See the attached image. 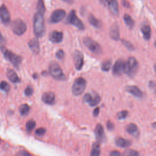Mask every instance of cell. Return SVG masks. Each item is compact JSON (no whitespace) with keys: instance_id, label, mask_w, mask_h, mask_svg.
<instances>
[{"instance_id":"cell-6","label":"cell","mask_w":156,"mask_h":156,"mask_svg":"<svg viewBox=\"0 0 156 156\" xmlns=\"http://www.w3.org/2000/svg\"><path fill=\"white\" fill-rule=\"evenodd\" d=\"M138 66V62L135 58H129L127 62L125 63L124 73L129 76H133L137 72Z\"/></svg>"},{"instance_id":"cell-36","label":"cell","mask_w":156,"mask_h":156,"mask_svg":"<svg viewBox=\"0 0 156 156\" xmlns=\"http://www.w3.org/2000/svg\"><path fill=\"white\" fill-rule=\"evenodd\" d=\"M46 130L45 128L40 127V128H39L36 130L35 133L37 136H43L46 133Z\"/></svg>"},{"instance_id":"cell-26","label":"cell","mask_w":156,"mask_h":156,"mask_svg":"<svg viewBox=\"0 0 156 156\" xmlns=\"http://www.w3.org/2000/svg\"><path fill=\"white\" fill-rule=\"evenodd\" d=\"M101 153V149H100V146L99 143H95L93 144L92 146V149L91 151V156H99Z\"/></svg>"},{"instance_id":"cell-18","label":"cell","mask_w":156,"mask_h":156,"mask_svg":"<svg viewBox=\"0 0 156 156\" xmlns=\"http://www.w3.org/2000/svg\"><path fill=\"white\" fill-rule=\"evenodd\" d=\"M107 3L112 13L114 15H118L119 14V8L117 0H108Z\"/></svg>"},{"instance_id":"cell-15","label":"cell","mask_w":156,"mask_h":156,"mask_svg":"<svg viewBox=\"0 0 156 156\" xmlns=\"http://www.w3.org/2000/svg\"><path fill=\"white\" fill-rule=\"evenodd\" d=\"M43 102L46 105H53L55 101V94L51 92L45 93L42 97Z\"/></svg>"},{"instance_id":"cell-38","label":"cell","mask_w":156,"mask_h":156,"mask_svg":"<svg viewBox=\"0 0 156 156\" xmlns=\"http://www.w3.org/2000/svg\"><path fill=\"white\" fill-rule=\"evenodd\" d=\"M56 56L59 59H62L64 58V56H65L64 51L62 49L58 50L56 52Z\"/></svg>"},{"instance_id":"cell-43","label":"cell","mask_w":156,"mask_h":156,"mask_svg":"<svg viewBox=\"0 0 156 156\" xmlns=\"http://www.w3.org/2000/svg\"><path fill=\"white\" fill-rule=\"evenodd\" d=\"M107 127L109 129V130H113L114 126L112 123H111L110 121H109L107 123Z\"/></svg>"},{"instance_id":"cell-30","label":"cell","mask_w":156,"mask_h":156,"mask_svg":"<svg viewBox=\"0 0 156 156\" xmlns=\"http://www.w3.org/2000/svg\"><path fill=\"white\" fill-rule=\"evenodd\" d=\"M36 127V121L33 120L28 121L26 124V128L28 132H31Z\"/></svg>"},{"instance_id":"cell-34","label":"cell","mask_w":156,"mask_h":156,"mask_svg":"<svg viewBox=\"0 0 156 156\" xmlns=\"http://www.w3.org/2000/svg\"><path fill=\"white\" fill-rule=\"evenodd\" d=\"M121 42L123 43V45L126 47L130 51H133L134 49V46L133 45V44L131 43H130L129 42L124 40V39H123L121 40Z\"/></svg>"},{"instance_id":"cell-11","label":"cell","mask_w":156,"mask_h":156,"mask_svg":"<svg viewBox=\"0 0 156 156\" xmlns=\"http://www.w3.org/2000/svg\"><path fill=\"white\" fill-rule=\"evenodd\" d=\"M125 63L126 62H124L122 59L118 60L113 67V74L116 76H120L123 73H124Z\"/></svg>"},{"instance_id":"cell-25","label":"cell","mask_w":156,"mask_h":156,"mask_svg":"<svg viewBox=\"0 0 156 156\" xmlns=\"http://www.w3.org/2000/svg\"><path fill=\"white\" fill-rule=\"evenodd\" d=\"M124 21L126 23V24L130 29H133L134 27L135 22L134 20L132 18V17L128 14H124Z\"/></svg>"},{"instance_id":"cell-2","label":"cell","mask_w":156,"mask_h":156,"mask_svg":"<svg viewBox=\"0 0 156 156\" xmlns=\"http://www.w3.org/2000/svg\"><path fill=\"white\" fill-rule=\"evenodd\" d=\"M1 50L6 59L9 61L15 67L18 68L22 61V58L20 56L15 55L12 51L6 49L5 46H2Z\"/></svg>"},{"instance_id":"cell-37","label":"cell","mask_w":156,"mask_h":156,"mask_svg":"<svg viewBox=\"0 0 156 156\" xmlns=\"http://www.w3.org/2000/svg\"><path fill=\"white\" fill-rule=\"evenodd\" d=\"M33 89L32 87L31 86H28L27 88H26L25 90H24V94L26 96H31L33 93Z\"/></svg>"},{"instance_id":"cell-9","label":"cell","mask_w":156,"mask_h":156,"mask_svg":"<svg viewBox=\"0 0 156 156\" xmlns=\"http://www.w3.org/2000/svg\"><path fill=\"white\" fill-rule=\"evenodd\" d=\"M73 61L74 66L77 70L82 69L84 65V56L80 51L76 50L73 53Z\"/></svg>"},{"instance_id":"cell-4","label":"cell","mask_w":156,"mask_h":156,"mask_svg":"<svg viewBox=\"0 0 156 156\" xmlns=\"http://www.w3.org/2000/svg\"><path fill=\"white\" fill-rule=\"evenodd\" d=\"M83 41L84 45L94 54L101 55L102 53V48L99 44L91 38L84 37Z\"/></svg>"},{"instance_id":"cell-31","label":"cell","mask_w":156,"mask_h":156,"mask_svg":"<svg viewBox=\"0 0 156 156\" xmlns=\"http://www.w3.org/2000/svg\"><path fill=\"white\" fill-rule=\"evenodd\" d=\"M123 156H139L138 151L134 149H126L123 154Z\"/></svg>"},{"instance_id":"cell-7","label":"cell","mask_w":156,"mask_h":156,"mask_svg":"<svg viewBox=\"0 0 156 156\" xmlns=\"http://www.w3.org/2000/svg\"><path fill=\"white\" fill-rule=\"evenodd\" d=\"M12 30L15 34L21 36L27 31V27L22 20L17 19L14 20L12 24Z\"/></svg>"},{"instance_id":"cell-10","label":"cell","mask_w":156,"mask_h":156,"mask_svg":"<svg viewBox=\"0 0 156 156\" xmlns=\"http://www.w3.org/2000/svg\"><path fill=\"white\" fill-rule=\"evenodd\" d=\"M66 12L63 9H57L55 11L51 16V23H57L61 21L65 17Z\"/></svg>"},{"instance_id":"cell-44","label":"cell","mask_w":156,"mask_h":156,"mask_svg":"<svg viewBox=\"0 0 156 156\" xmlns=\"http://www.w3.org/2000/svg\"><path fill=\"white\" fill-rule=\"evenodd\" d=\"M99 113V108H97L95 109V111L93 112V115H94L95 117H97Z\"/></svg>"},{"instance_id":"cell-1","label":"cell","mask_w":156,"mask_h":156,"mask_svg":"<svg viewBox=\"0 0 156 156\" xmlns=\"http://www.w3.org/2000/svg\"><path fill=\"white\" fill-rule=\"evenodd\" d=\"M34 31L37 37H43L45 32L43 15L39 12H37L34 17Z\"/></svg>"},{"instance_id":"cell-17","label":"cell","mask_w":156,"mask_h":156,"mask_svg":"<svg viewBox=\"0 0 156 156\" xmlns=\"http://www.w3.org/2000/svg\"><path fill=\"white\" fill-rule=\"evenodd\" d=\"M28 46L33 53L38 55L40 53V45L37 39H33L28 42Z\"/></svg>"},{"instance_id":"cell-19","label":"cell","mask_w":156,"mask_h":156,"mask_svg":"<svg viewBox=\"0 0 156 156\" xmlns=\"http://www.w3.org/2000/svg\"><path fill=\"white\" fill-rule=\"evenodd\" d=\"M110 36L114 40H118L120 39V30L118 24L115 23L112 25L110 30Z\"/></svg>"},{"instance_id":"cell-35","label":"cell","mask_w":156,"mask_h":156,"mask_svg":"<svg viewBox=\"0 0 156 156\" xmlns=\"http://www.w3.org/2000/svg\"><path fill=\"white\" fill-rule=\"evenodd\" d=\"M128 112L126 111H123L117 114V118L119 120H124L127 117Z\"/></svg>"},{"instance_id":"cell-22","label":"cell","mask_w":156,"mask_h":156,"mask_svg":"<svg viewBox=\"0 0 156 156\" xmlns=\"http://www.w3.org/2000/svg\"><path fill=\"white\" fill-rule=\"evenodd\" d=\"M115 143L117 146L121 148H127L131 145V141L122 137L117 138L115 139Z\"/></svg>"},{"instance_id":"cell-29","label":"cell","mask_w":156,"mask_h":156,"mask_svg":"<svg viewBox=\"0 0 156 156\" xmlns=\"http://www.w3.org/2000/svg\"><path fill=\"white\" fill-rule=\"evenodd\" d=\"M112 67V62L110 60L106 61L101 65V69L104 71H109Z\"/></svg>"},{"instance_id":"cell-46","label":"cell","mask_w":156,"mask_h":156,"mask_svg":"<svg viewBox=\"0 0 156 156\" xmlns=\"http://www.w3.org/2000/svg\"><path fill=\"white\" fill-rule=\"evenodd\" d=\"M62 1H63L67 3H68V4H72L74 2V0H62Z\"/></svg>"},{"instance_id":"cell-39","label":"cell","mask_w":156,"mask_h":156,"mask_svg":"<svg viewBox=\"0 0 156 156\" xmlns=\"http://www.w3.org/2000/svg\"><path fill=\"white\" fill-rule=\"evenodd\" d=\"M93 96H92L91 94L90 93H86L84 96V101L86 102H87V103H89L92 101V99H93Z\"/></svg>"},{"instance_id":"cell-14","label":"cell","mask_w":156,"mask_h":156,"mask_svg":"<svg viewBox=\"0 0 156 156\" xmlns=\"http://www.w3.org/2000/svg\"><path fill=\"white\" fill-rule=\"evenodd\" d=\"M126 91L137 98H142L143 96L142 91L135 86H128L126 87Z\"/></svg>"},{"instance_id":"cell-40","label":"cell","mask_w":156,"mask_h":156,"mask_svg":"<svg viewBox=\"0 0 156 156\" xmlns=\"http://www.w3.org/2000/svg\"><path fill=\"white\" fill-rule=\"evenodd\" d=\"M19 154L20 156H33L30 153L27 152V151L21 150L19 152Z\"/></svg>"},{"instance_id":"cell-24","label":"cell","mask_w":156,"mask_h":156,"mask_svg":"<svg viewBox=\"0 0 156 156\" xmlns=\"http://www.w3.org/2000/svg\"><path fill=\"white\" fill-rule=\"evenodd\" d=\"M126 131L131 135H134L136 134L138 132V127L136 126V124H134V123H131L129 124L127 126H126Z\"/></svg>"},{"instance_id":"cell-28","label":"cell","mask_w":156,"mask_h":156,"mask_svg":"<svg viewBox=\"0 0 156 156\" xmlns=\"http://www.w3.org/2000/svg\"><path fill=\"white\" fill-rule=\"evenodd\" d=\"M37 12H39L42 14H44L45 12V6L43 0H38L37 5Z\"/></svg>"},{"instance_id":"cell-21","label":"cell","mask_w":156,"mask_h":156,"mask_svg":"<svg viewBox=\"0 0 156 156\" xmlns=\"http://www.w3.org/2000/svg\"><path fill=\"white\" fill-rule=\"evenodd\" d=\"M141 32L143 34V37L146 40H149L151 37V30L149 25L145 24L141 27Z\"/></svg>"},{"instance_id":"cell-5","label":"cell","mask_w":156,"mask_h":156,"mask_svg":"<svg viewBox=\"0 0 156 156\" xmlns=\"http://www.w3.org/2000/svg\"><path fill=\"white\" fill-rule=\"evenodd\" d=\"M49 73L55 79L57 80H64L65 76L64 74L61 67L56 62H53L49 65Z\"/></svg>"},{"instance_id":"cell-13","label":"cell","mask_w":156,"mask_h":156,"mask_svg":"<svg viewBox=\"0 0 156 156\" xmlns=\"http://www.w3.org/2000/svg\"><path fill=\"white\" fill-rule=\"evenodd\" d=\"M63 33L60 31H55L52 32L49 37V40L53 43H59L63 40Z\"/></svg>"},{"instance_id":"cell-8","label":"cell","mask_w":156,"mask_h":156,"mask_svg":"<svg viewBox=\"0 0 156 156\" xmlns=\"http://www.w3.org/2000/svg\"><path fill=\"white\" fill-rule=\"evenodd\" d=\"M67 22L73 26L77 29L80 30H84L85 29V26L82 21L78 18L76 15V12L72 11L67 17Z\"/></svg>"},{"instance_id":"cell-23","label":"cell","mask_w":156,"mask_h":156,"mask_svg":"<svg viewBox=\"0 0 156 156\" xmlns=\"http://www.w3.org/2000/svg\"><path fill=\"white\" fill-rule=\"evenodd\" d=\"M89 21L90 23V24L96 29H99L102 27V23L101 22L96 18L93 15H90L89 17Z\"/></svg>"},{"instance_id":"cell-20","label":"cell","mask_w":156,"mask_h":156,"mask_svg":"<svg viewBox=\"0 0 156 156\" xmlns=\"http://www.w3.org/2000/svg\"><path fill=\"white\" fill-rule=\"evenodd\" d=\"M7 77L9 80L13 83H18L20 81V78L16 72L12 69H8Z\"/></svg>"},{"instance_id":"cell-16","label":"cell","mask_w":156,"mask_h":156,"mask_svg":"<svg viewBox=\"0 0 156 156\" xmlns=\"http://www.w3.org/2000/svg\"><path fill=\"white\" fill-rule=\"evenodd\" d=\"M95 134L98 142H101L103 141L104 139H105V131H104L103 127L101 124L96 125L95 129Z\"/></svg>"},{"instance_id":"cell-27","label":"cell","mask_w":156,"mask_h":156,"mask_svg":"<svg viewBox=\"0 0 156 156\" xmlns=\"http://www.w3.org/2000/svg\"><path fill=\"white\" fill-rule=\"evenodd\" d=\"M30 108L27 105V104H23V105H21L19 108V112L21 114V115L25 116L27 115L30 112Z\"/></svg>"},{"instance_id":"cell-41","label":"cell","mask_w":156,"mask_h":156,"mask_svg":"<svg viewBox=\"0 0 156 156\" xmlns=\"http://www.w3.org/2000/svg\"><path fill=\"white\" fill-rule=\"evenodd\" d=\"M110 156H121V153L118 151H113L111 152Z\"/></svg>"},{"instance_id":"cell-42","label":"cell","mask_w":156,"mask_h":156,"mask_svg":"<svg viewBox=\"0 0 156 156\" xmlns=\"http://www.w3.org/2000/svg\"><path fill=\"white\" fill-rule=\"evenodd\" d=\"M122 5H123L124 7L127 8H130V4L128 2H127L126 0H122Z\"/></svg>"},{"instance_id":"cell-45","label":"cell","mask_w":156,"mask_h":156,"mask_svg":"<svg viewBox=\"0 0 156 156\" xmlns=\"http://www.w3.org/2000/svg\"><path fill=\"white\" fill-rule=\"evenodd\" d=\"M5 42V39L3 37V36L2 35L1 33H0V44H3Z\"/></svg>"},{"instance_id":"cell-33","label":"cell","mask_w":156,"mask_h":156,"mask_svg":"<svg viewBox=\"0 0 156 156\" xmlns=\"http://www.w3.org/2000/svg\"><path fill=\"white\" fill-rule=\"evenodd\" d=\"M100 101H101L100 96L98 95H95V96H94L93 98L92 101L90 102L89 105L90 106H95L98 105Z\"/></svg>"},{"instance_id":"cell-47","label":"cell","mask_w":156,"mask_h":156,"mask_svg":"<svg viewBox=\"0 0 156 156\" xmlns=\"http://www.w3.org/2000/svg\"><path fill=\"white\" fill-rule=\"evenodd\" d=\"M99 2L103 5L106 6L107 5V2H108V0H99Z\"/></svg>"},{"instance_id":"cell-12","label":"cell","mask_w":156,"mask_h":156,"mask_svg":"<svg viewBox=\"0 0 156 156\" xmlns=\"http://www.w3.org/2000/svg\"><path fill=\"white\" fill-rule=\"evenodd\" d=\"M0 19L5 24H8L11 21L10 13L5 5L0 6Z\"/></svg>"},{"instance_id":"cell-32","label":"cell","mask_w":156,"mask_h":156,"mask_svg":"<svg viewBox=\"0 0 156 156\" xmlns=\"http://www.w3.org/2000/svg\"><path fill=\"white\" fill-rule=\"evenodd\" d=\"M10 89H11L10 86L6 81H3L0 83V89L1 90L5 92H8L10 90Z\"/></svg>"},{"instance_id":"cell-3","label":"cell","mask_w":156,"mask_h":156,"mask_svg":"<svg viewBox=\"0 0 156 156\" xmlns=\"http://www.w3.org/2000/svg\"><path fill=\"white\" fill-rule=\"evenodd\" d=\"M87 82L83 77H78L74 81L72 86V93L74 96L81 95L85 90Z\"/></svg>"}]
</instances>
